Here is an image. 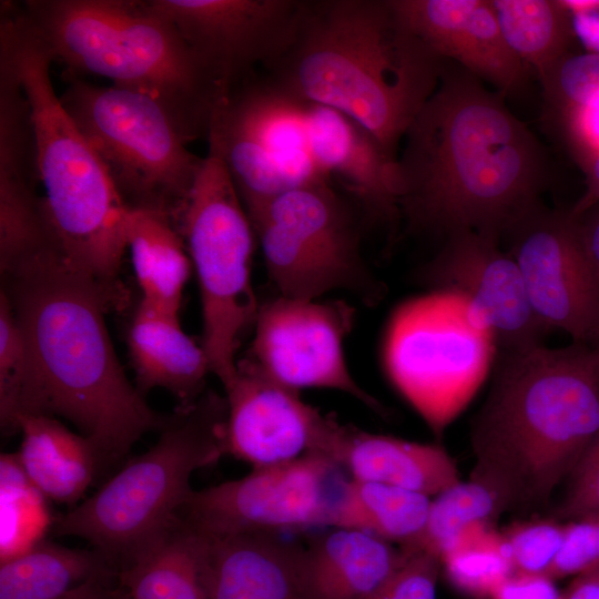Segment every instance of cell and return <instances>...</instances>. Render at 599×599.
<instances>
[{
    "label": "cell",
    "mask_w": 599,
    "mask_h": 599,
    "mask_svg": "<svg viewBox=\"0 0 599 599\" xmlns=\"http://www.w3.org/2000/svg\"><path fill=\"white\" fill-rule=\"evenodd\" d=\"M440 562L449 583L476 599L490 598L512 573L502 535L491 527H477L461 535Z\"/></svg>",
    "instance_id": "31"
},
{
    "label": "cell",
    "mask_w": 599,
    "mask_h": 599,
    "mask_svg": "<svg viewBox=\"0 0 599 599\" xmlns=\"http://www.w3.org/2000/svg\"><path fill=\"white\" fill-rule=\"evenodd\" d=\"M405 24L441 59L495 85L521 92L527 68L507 45L491 0H392Z\"/></svg>",
    "instance_id": "18"
},
{
    "label": "cell",
    "mask_w": 599,
    "mask_h": 599,
    "mask_svg": "<svg viewBox=\"0 0 599 599\" xmlns=\"http://www.w3.org/2000/svg\"><path fill=\"white\" fill-rule=\"evenodd\" d=\"M599 566V515H587L564 524L558 554L548 572L554 580L578 576Z\"/></svg>",
    "instance_id": "35"
},
{
    "label": "cell",
    "mask_w": 599,
    "mask_h": 599,
    "mask_svg": "<svg viewBox=\"0 0 599 599\" xmlns=\"http://www.w3.org/2000/svg\"><path fill=\"white\" fill-rule=\"evenodd\" d=\"M112 571L109 559L94 548L37 542L1 560L0 599H62Z\"/></svg>",
    "instance_id": "28"
},
{
    "label": "cell",
    "mask_w": 599,
    "mask_h": 599,
    "mask_svg": "<svg viewBox=\"0 0 599 599\" xmlns=\"http://www.w3.org/2000/svg\"><path fill=\"white\" fill-rule=\"evenodd\" d=\"M125 241L141 303L179 315L192 263L175 221L160 211L129 210Z\"/></svg>",
    "instance_id": "26"
},
{
    "label": "cell",
    "mask_w": 599,
    "mask_h": 599,
    "mask_svg": "<svg viewBox=\"0 0 599 599\" xmlns=\"http://www.w3.org/2000/svg\"><path fill=\"white\" fill-rule=\"evenodd\" d=\"M338 469L322 454L253 468L238 479L193 490L179 517L209 537L328 528Z\"/></svg>",
    "instance_id": "12"
},
{
    "label": "cell",
    "mask_w": 599,
    "mask_h": 599,
    "mask_svg": "<svg viewBox=\"0 0 599 599\" xmlns=\"http://www.w3.org/2000/svg\"><path fill=\"white\" fill-rule=\"evenodd\" d=\"M430 501L427 495L400 487L342 479L328 527L365 531L410 548L425 528Z\"/></svg>",
    "instance_id": "27"
},
{
    "label": "cell",
    "mask_w": 599,
    "mask_h": 599,
    "mask_svg": "<svg viewBox=\"0 0 599 599\" xmlns=\"http://www.w3.org/2000/svg\"><path fill=\"white\" fill-rule=\"evenodd\" d=\"M406 558L372 534L328 527L303 547L302 599H373Z\"/></svg>",
    "instance_id": "20"
},
{
    "label": "cell",
    "mask_w": 599,
    "mask_h": 599,
    "mask_svg": "<svg viewBox=\"0 0 599 599\" xmlns=\"http://www.w3.org/2000/svg\"><path fill=\"white\" fill-rule=\"evenodd\" d=\"M510 508L509 500L495 486L470 477L434 496L425 528L407 551L422 550L439 559L465 532L477 527H491Z\"/></svg>",
    "instance_id": "30"
},
{
    "label": "cell",
    "mask_w": 599,
    "mask_h": 599,
    "mask_svg": "<svg viewBox=\"0 0 599 599\" xmlns=\"http://www.w3.org/2000/svg\"><path fill=\"white\" fill-rule=\"evenodd\" d=\"M300 104L307 151L318 173L328 182L338 180L369 215L384 221L399 216L397 159L352 118Z\"/></svg>",
    "instance_id": "19"
},
{
    "label": "cell",
    "mask_w": 599,
    "mask_h": 599,
    "mask_svg": "<svg viewBox=\"0 0 599 599\" xmlns=\"http://www.w3.org/2000/svg\"><path fill=\"white\" fill-rule=\"evenodd\" d=\"M247 215L278 295L321 300L334 291L375 293L355 219L329 183L288 189Z\"/></svg>",
    "instance_id": "10"
},
{
    "label": "cell",
    "mask_w": 599,
    "mask_h": 599,
    "mask_svg": "<svg viewBox=\"0 0 599 599\" xmlns=\"http://www.w3.org/2000/svg\"><path fill=\"white\" fill-rule=\"evenodd\" d=\"M225 424V397L214 392L179 407L152 448L57 517L52 532L87 540L116 570L179 519L193 491L192 475L226 455Z\"/></svg>",
    "instance_id": "7"
},
{
    "label": "cell",
    "mask_w": 599,
    "mask_h": 599,
    "mask_svg": "<svg viewBox=\"0 0 599 599\" xmlns=\"http://www.w3.org/2000/svg\"><path fill=\"white\" fill-rule=\"evenodd\" d=\"M167 19L227 95L291 43L302 1L145 0Z\"/></svg>",
    "instance_id": "15"
},
{
    "label": "cell",
    "mask_w": 599,
    "mask_h": 599,
    "mask_svg": "<svg viewBox=\"0 0 599 599\" xmlns=\"http://www.w3.org/2000/svg\"><path fill=\"white\" fill-rule=\"evenodd\" d=\"M572 17L575 32L591 52H599V1H564Z\"/></svg>",
    "instance_id": "41"
},
{
    "label": "cell",
    "mask_w": 599,
    "mask_h": 599,
    "mask_svg": "<svg viewBox=\"0 0 599 599\" xmlns=\"http://www.w3.org/2000/svg\"><path fill=\"white\" fill-rule=\"evenodd\" d=\"M62 599H130L120 583L116 571L97 577Z\"/></svg>",
    "instance_id": "42"
},
{
    "label": "cell",
    "mask_w": 599,
    "mask_h": 599,
    "mask_svg": "<svg viewBox=\"0 0 599 599\" xmlns=\"http://www.w3.org/2000/svg\"><path fill=\"white\" fill-rule=\"evenodd\" d=\"M489 599H561V591L547 575L512 572L496 587Z\"/></svg>",
    "instance_id": "39"
},
{
    "label": "cell",
    "mask_w": 599,
    "mask_h": 599,
    "mask_svg": "<svg viewBox=\"0 0 599 599\" xmlns=\"http://www.w3.org/2000/svg\"><path fill=\"white\" fill-rule=\"evenodd\" d=\"M128 347L138 389L170 392L180 407L193 404L201 395L209 358L202 344L195 343L173 315L140 302L128 332Z\"/></svg>",
    "instance_id": "23"
},
{
    "label": "cell",
    "mask_w": 599,
    "mask_h": 599,
    "mask_svg": "<svg viewBox=\"0 0 599 599\" xmlns=\"http://www.w3.org/2000/svg\"><path fill=\"white\" fill-rule=\"evenodd\" d=\"M176 225L195 271L202 307V346L211 373L226 385L236 347L260 305L252 285L255 233L220 155L209 148Z\"/></svg>",
    "instance_id": "9"
},
{
    "label": "cell",
    "mask_w": 599,
    "mask_h": 599,
    "mask_svg": "<svg viewBox=\"0 0 599 599\" xmlns=\"http://www.w3.org/2000/svg\"><path fill=\"white\" fill-rule=\"evenodd\" d=\"M0 52L17 70L34 130L42 213L54 248L75 268L121 288L129 207L55 93L53 59L19 4L0 6Z\"/></svg>",
    "instance_id": "5"
},
{
    "label": "cell",
    "mask_w": 599,
    "mask_h": 599,
    "mask_svg": "<svg viewBox=\"0 0 599 599\" xmlns=\"http://www.w3.org/2000/svg\"><path fill=\"white\" fill-rule=\"evenodd\" d=\"M441 292L406 303L386 332L383 359L392 384L436 435L470 399L481 365L468 363L480 349L476 333L458 329Z\"/></svg>",
    "instance_id": "11"
},
{
    "label": "cell",
    "mask_w": 599,
    "mask_h": 599,
    "mask_svg": "<svg viewBox=\"0 0 599 599\" xmlns=\"http://www.w3.org/2000/svg\"><path fill=\"white\" fill-rule=\"evenodd\" d=\"M17 432L16 455L31 486L53 501L77 504L103 467L92 441L45 415L21 416Z\"/></svg>",
    "instance_id": "24"
},
{
    "label": "cell",
    "mask_w": 599,
    "mask_h": 599,
    "mask_svg": "<svg viewBox=\"0 0 599 599\" xmlns=\"http://www.w3.org/2000/svg\"><path fill=\"white\" fill-rule=\"evenodd\" d=\"M566 483V491L556 510L559 520L599 515V434L582 454Z\"/></svg>",
    "instance_id": "36"
},
{
    "label": "cell",
    "mask_w": 599,
    "mask_h": 599,
    "mask_svg": "<svg viewBox=\"0 0 599 599\" xmlns=\"http://www.w3.org/2000/svg\"><path fill=\"white\" fill-rule=\"evenodd\" d=\"M548 110L562 116L599 97V52L569 53L540 78Z\"/></svg>",
    "instance_id": "32"
},
{
    "label": "cell",
    "mask_w": 599,
    "mask_h": 599,
    "mask_svg": "<svg viewBox=\"0 0 599 599\" xmlns=\"http://www.w3.org/2000/svg\"><path fill=\"white\" fill-rule=\"evenodd\" d=\"M573 216L585 256L599 288V202Z\"/></svg>",
    "instance_id": "40"
},
{
    "label": "cell",
    "mask_w": 599,
    "mask_h": 599,
    "mask_svg": "<svg viewBox=\"0 0 599 599\" xmlns=\"http://www.w3.org/2000/svg\"><path fill=\"white\" fill-rule=\"evenodd\" d=\"M60 101L97 153L130 210H154L176 223L203 158L152 98L74 78Z\"/></svg>",
    "instance_id": "8"
},
{
    "label": "cell",
    "mask_w": 599,
    "mask_h": 599,
    "mask_svg": "<svg viewBox=\"0 0 599 599\" xmlns=\"http://www.w3.org/2000/svg\"><path fill=\"white\" fill-rule=\"evenodd\" d=\"M578 163L585 173L587 187L577 203L569 209L573 215L599 202V152L579 159Z\"/></svg>",
    "instance_id": "43"
},
{
    "label": "cell",
    "mask_w": 599,
    "mask_h": 599,
    "mask_svg": "<svg viewBox=\"0 0 599 599\" xmlns=\"http://www.w3.org/2000/svg\"><path fill=\"white\" fill-rule=\"evenodd\" d=\"M403 140L399 210L416 232L500 240L542 204L549 169L539 141L501 97L456 63L446 60Z\"/></svg>",
    "instance_id": "1"
},
{
    "label": "cell",
    "mask_w": 599,
    "mask_h": 599,
    "mask_svg": "<svg viewBox=\"0 0 599 599\" xmlns=\"http://www.w3.org/2000/svg\"><path fill=\"white\" fill-rule=\"evenodd\" d=\"M349 478L434 497L458 483L457 467L439 445L373 434L342 425L328 454Z\"/></svg>",
    "instance_id": "22"
},
{
    "label": "cell",
    "mask_w": 599,
    "mask_h": 599,
    "mask_svg": "<svg viewBox=\"0 0 599 599\" xmlns=\"http://www.w3.org/2000/svg\"><path fill=\"white\" fill-rule=\"evenodd\" d=\"M445 62L405 24L392 0L302 1L293 39L266 67L265 82L297 103L352 118L397 159Z\"/></svg>",
    "instance_id": "3"
},
{
    "label": "cell",
    "mask_w": 599,
    "mask_h": 599,
    "mask_svg": "<svg viewBox=\"0 0 599 599\" xmlns=\"http://www.w3.org/2000/svg\"><path fill=\"white\" fill-rule=\"evenodd\" d=\"M3 276L28 355L16 432L24 415L63 417L105 466L166 424L129 382L111 342L104 314L122 300L121 288L79 271L57 251Z\"/></svg>",
    "instance_id": "2"
},
{
    "label": "cell",
    "mask_w": 599,
    "mask_h": 599,
    "mask_svg": "<svg viewBox=\"0 0 599 599\" xmlns=\"http://www.w3.org/2000/svg\"><path fill=\"white\" fill-rule=\"evenodd\" d=\"M501 34L510 50L539 79L571 53L572 17L564 1L491 0Z\"/></svg>",
    "instance_id": "29"
},
{
    "label": "cell",
    "mask_w": 599,
    "mask_h": 599,
    "mask_svg": "<svg viewBox=\"0 0 599 599\" xmlns=\"http://www.w3.org/2000/svg\"><path fill=\"white\" fill-rule=\"evenodd\" d=\"M205 537L209 599H302L296 541L282 534Z\"/></svg>",
    "instance_id": "21"
},
{
    "label": "cell",
    "mask_w": 599,
    "mask_h": 599,
    "mask_svg": "<svg viewBox=\"0 0 599 599\" xmlns=\"http://www.w3.org/2000/svg\"><path fill=\"white\" fill-rule=\"evenodd\" d=\"M564 524L538 519L511 524L502 532L512 572L547 575L558 554Z\"/></svg>",
    "instance_id": "34"
},
{
    "label": "cell",
    "mask_w": 599,
    "mask_h": 599,
    "mask_svg": "<svg viewBox=\"0 0 599 599\" xmlns=\"http://www.w3.org/2000/svg\"><path fill=\"white\" fill-rule=\"evenodd\" d=\"M560 118L568 129V138L577 161L599 152V97Z\"/></svg>",
    "instance_id": "38"
},
{
    "label": "cell",
    "mask_w": 599,
    "mask_h": 599,
    "mask_svg": "<svg viewBox=\"0 0 599 599\" xmlns=\"http://www.w3.org/2000/svg\"><path fill=\"white\" fill-rule=\"evenodd\" d=\"M226 400L225 450L252 468L307 454L327 457L341 426L264 373L250 357L237 362L223 386Z\"/></svg>",
    "instance_id": "16"
},
{
    "label": "cell",
    "mask_w": 599,
    "mask_h": 599,
    "mask_svg": "<svg viewBox=\"0 0 599 599\" xmlns=\"http://www.w3.org/2000/svg\"><path fill=\"white\" fill-rule=\"evenodd\" d=\"M28 370L24 337L11 303L0 293V418L16 432V418Z\"/></svg>",
    "instance_id": "33"
},
{
    "label": "cell",
    "mask_w": 599,
    "mask_h": 599,
    "mask_svg": "<svg viewBox=\"0 0 599 599\" xmlns=\"http://www.w3.org/2000/svg\"><path fill=\"white\" fill-rule=\"evenodd\" d=\"M504 237L530 306L547 333L559 329L572 342L599 347V288L570 210L540 204Z\"/></svg>",
    "instance_id": "14"
},
{
    "label": "cell",
    "mask_w": 599,
    "mask_h": 599,
    "mask_svg": "<svg viewBox=\"0 0 599 599\" xmlns=\"http://www.w3.org/2000/svg\"><path fill=\"white\" fill-rule=\"evenodd\" d=\"M499 238L473 231L445 238L424 268V280L444 293H459L480 314L501 352L542 343L519 267Z\"/></svg>",
    "instance_id": "17"
},
{
    "label": "cell",
    "mask_w": 599,
    "mask_h": 599,
    "mask_svg": "<svg viewBox=\"0 0 599 599\" xmlns=\"http://www.w3.org/2000/svg\"><path fill=\"white\" fill-rule=\"evenodd\" d=\"M354 319V308L342 301L278 295L258 307L250 358L291 389L338 390L382 412L347 365L344 345Z\"/></svg>",
    "instance_id": "13"
},
{
    "label": "cell",
    "mask_w": 599,
    "mask_h": 599,
    "mask_svg": "<svg viewBox=\"0 0 599 599\" xmlns=\"http://www.w3.org/2000/svg\"><path fill=\"white\" fill-rule=\"evenodd\" d=\"M561 599H599V566L576 576L561 591Z\"/></svg>",
    "instance_id": "44"
},
{
    "label": "cell",
    "mask_w": 599,
    "mask_h": 599,
    "mask_svg": "<svg viewBox=\"0 0 599 599\" xmlns=\"http://www.w3.org/2000/svg\"><path fill=\"white\" fill-rule=\"evenodd\" d=\"M116 573L130 599H209L207 538L179 517Z\"/></svg>",
    "instance_id": "25"
},
{
    "label": "cell",
    "mask_w": 599,
    "mask_h": 599,
    "mask_svg": "<svg viewBox=\"0 0 599 599\" xmlns=\"http://www.w3.org/2000/svg\"><path fill=\"white\" fill-rule=\"evenodd\" d=\"M599 434V347L544 343L501 352L470 428L473 478L510 508L547 504Z\"/></svg>",
    "instance_id": "4"
},
{
    "label": "cell",
    "mask_w": 599,
    "mask_h": 599,
    "mask_svg": "<svg viewBox=\"0 0 599 599\" xmlns=\"http://www.w3.org/2000/svg\"><path fill=\"white\" fill-rule=\"evenodd\" d=\"M29 26L71 72L94 74L145 94L186 139L206 136L225 97L176 28L145 0H28Z\"/></svg>",
    "instance_id": "6"
},
{
    "label": "cell",
    "mask_w": 599,
    "mask_h": 599,
    "mask_svg": "<svg viewBox=\"0 0 599 599\" xmlns=\"http://www.w3.org/2000/svg\"><path fill=\"white\" fill-rule=\"evenodd\" d=\"M404 551L405 560L373 599H436L440 559L422 550Z\"/></svg>",
    "instance_id": "37"
}]
</instances>
